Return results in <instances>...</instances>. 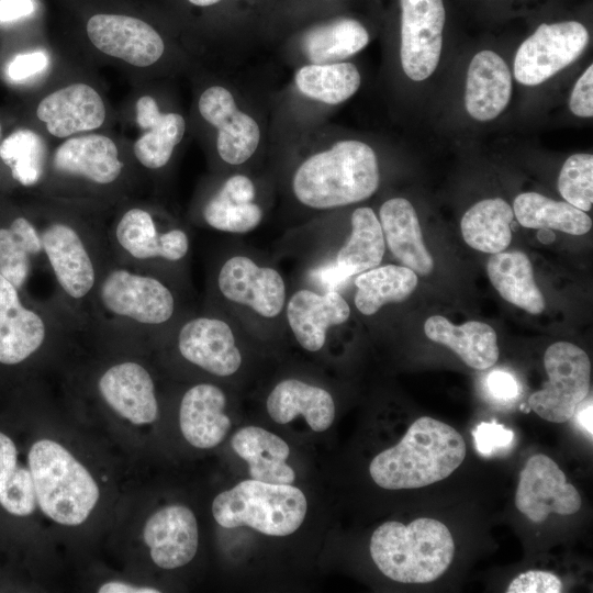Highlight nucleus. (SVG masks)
I'll use <instances>...</instances> for the list:
<instances>
[{"label":"nucleus","mask_w":593,"mask_h":593,"mask_svg":"<svg viewBox=\"0 0 593 593\" xmlns=\"http://www.w3.org/2000/svg\"><path fill=\"white\" fill-rule=\"evenodd\" d=\"M466 443L450 425L423 416L399 444L377 455L369 473L387 490L417 489L449 477L465 460Z\"/></svg>","instance_id":"obj_1"},{"label":"nucleus","mask_w":593,"mask_h":593,"mask_svg":"<svg viewBox=\"0 0 593 593\" xmlns=\"http://www.w3.org/2000/svg\"><path fill=\"white\" fill-rule=\"evenodd\" d=\"M379 178L374 150L363 142L345 139L305 159L294 172L292 188L302 204L332 209L368 199Z\"/></svg>","instance_id":"obj_2"},{"label":"nucleus","mask_w":593,"mask_h":593,"mask_svg":"<svg viewBox=\"0 0 593 593\" xmlns=\"http://www.w3.org/2000/svg\"><path fill=\"white\" fill-rule=\"evenodd\" d=\"M370 555L378 569L402 583H428L449 568L455 542L441 522L419 517L404 525L389 521L370 539Z\"/></svg>","instance_id":"obj_3"},{"label":"nucleus","mask_w":593,"mask_h":593,"mask_svg":"<svg viewBox=\"0 0 593 593\" xmlns=\"http://www.w3.org/2000/svg\"><path fill=\"white\" fill-rule=\"evenodd\" d=\"M27 459L42 512L60 525L82 524L100 496L99 486L87 468L52 439L34 443Z\"/></svg>","instance_id":"obj_4"},{"label":"nucleus","mask_w":593,"mask_h":593,"mask_svg":"<svg viewBox=\"0 0 593 593\" xmlns=\"http://www.w3.org/2000/svg\"><path fill=\"white\" fill-rule=\"evenodd\" d=\"M306 507L300 489L250 479L217 494L212 514L225 528L248 526L268 536H287L301 526Z\"/></svg>","instance_id":"obj_5"},{"label":"nucleus","mask_w":593,"mask_h":593,"mask_svg":"<svg viewBox=\"0 0 593 593\" xmlns=\"http://www.w3.org/2000/svg\"><path fill=\"white\" fill-rule=\"evenodd\" d=\"M544 366L549 379L541 390L529 396L528 404L541 418L564 423L589 395V357L574 344L557 342L546 349Z\"/></svg>","instance_id":"obj_6"},{"label":"nucleus","mask_w":593,"mask_h":593,"mask_svg":"<svg viewBox=\"0 0 593 593\" xmlns=\"http://www.w3.org/2000/svg\"><path fill=\"white\" fill-rule=\"evenodd\" d=\"M588 43V30L580 22L542 23L517 49L515 79L526 86L540 85L577 60Z\"/></svg>","instance_id":"obj_7"},{"label":"nucleus","mask_w":593,"mask_h":593,"mask_svg":"<svg viewBox=\"0 0 593 593\" xmlns=\"http://www.w3.org/2000/svg\"><path fill=\"white\" fill-rule=\"evenodd\" d=\"M401 64L405 75L422 81L436 69L446 19L443 0H401Z\"/></svg>","instance_id":"obj_8"},{"label":"nucleus","mask_w":593,"mask_h":593,"mask_svg":"<svg viewBox=\"0 0 593 593\" xmlns=\"http://www.w3.org/2000/svg\"><path fill=\"white\" fill-rule=\"evenodd\" d=\"M581 504L580 493L550 457L537 454L526 461L519 473L515 505L527 518L541 523L550 513L572 515Z\"/></svg>","instance_id":"obj_9"},{"label":"nucleus","mask_w":593,"mask_h":593,"mask_svg":"<svg viewBox=\"0 0 593 593\" xmlns=\"http://www.w3.org/2000/svg\"><path fill=\"white\" fill-rule=\"evenodd\" d=\"M86 32L100 52L136 67L155 64L165 51L163 37L150 24L127 14H92Z\"/></svg>","instance_id":"obj_10"},{"label":"nucleus","mask_w":593,"mask_h":593,"mask_svg":"<svg viewBox=\"0 0 593 593\" xmlns=\"http://www.w3.org/2000/svg\"><path fill=\"white\" fill-rule=\"evenodd\" d=\"M100 299L111 313L142 324L165 323L175 307L172 293L160 281L124 269H115L104 278Z\"/></svg>","instance_id":"obj_11"},{"label":"nucleus","mask_w":593,"mask_h":593,"mask_svg":"<svg viewBox=\"0 0 593 593\" xmlns=\"http://www.w3.org/2000/svg\"><path fill=\"white\" fill-rule=\"evenodd\" d=\"M198 108L202 118L217 130L216 149L222 160L240 165L253 156L260 141L259 126L237 108L230 90L209 87L200 96Z\"/></svg>","instance_id":"obj_12"},{"label":"nucleus","mask_w":593,"mask_h":593,"mask_svg":"<svg viewBox=\"0 0 593 593\" xmlns=\"http://www.w3.org/2000/svg\"><path fill=\"white\" fill-rule=\"evenodd\" d=\"M219 289L227 300L247 305L265 317L282 311L286 286L281 275L268 267H259L245 256H234L222 266Z\"/></svg>","instance_id":"obj_13"},{"label":"nucleus","mask_w":593,"mask_h":593,"mask_svg":"<svg viewBox=\"0 0 593 593\" xmlns=\"http://www.w3.org/2000/svg\"><path fill=\"white\" fill-rule=\"evenodd\" d=\"M36 115L47 132L58 138L99 128L107 115L99 92L82 82L71 83L44 97Z\"/></svg>","instance_id":"obj_14"},{"label":"nucleus","mask_w":593,"mask_h":593,"mask_svg":"<svg viewBox=\"0 0 593 593\" xmlns=\"http://www.w3.org/2000/svg\"><path fill=\"white\" fill-rule=\"evenodd\" d=\"M143 538L150 558L161 569H176L190 562L199 544L198 523L184 505H168L145 523Z\"/></svg>","instance_id":"obj_15"},{"label":"nucleus","mask_w":593,"mask_h":593,"mask_svg":"<svg viewBox=\"0 0 593 593\" xmlns=\"http://www.w3.org/2000/svg\"><path fill=\"white\" fill-rule=\"evenodd\" d=\"M178 347L183 358L215 376H231L242 363L233 332L222 320L198 317L187 322L179 332Z\"/></svg>","instance_id":"obj_16"},{"label":"nucleus","mask_w":593,"mask_h":593,"mask_svg":"<svg viewBox=\"0 0 593 593\" xmlns=\"http://www.w3.org/2000/svg\"><path fill=\"white\" fill-rule=\"evenodd\" d=\"M98 387L108 405L131 423L144 425L157 418L154 382L139 363L125 361L112 366L101 376Z\"/></svg>","instance_id":"obj_17"},{"label":"nucleus","mask_w":593,"mask_h":593,"mask_svg":"<svg viewBox=\"0 0 593 593\" xmlns=\"http://www.w3.org/2000/svg\"><path fill=\"white\" fill-rule=\"evenodd\" d=\"M41 239L61 289L74 299L86 296L94 284L96 275L79 234L67 224L54 223L44 230Z\"/></svg>","instance_id":"obj_18"},{"label":"nucleus","mask_w":593,"mask_h":593,"mask_svg":"<svg viewBox=\"0 0 593 593\" xmlns=\"http://www.w3.org/2000/svg\"><path fill=\"white\" fill-rule=\"evenodd\" d=\"M350 309L338 291L324 294L302 289L296 291L287 305V318L298 343L309 351L320 350L326 331L348 320Z\"/></svg>","instance_id":"obj_19"},{"label":"nucleus","mask_w":593,"mask_h":593,"mask_svg":"<svg viewBox=\"0 0 593 593\" xmlns=\"http://www.w3.org/2000/svg\"><path fill=\"white\" fill-rule=\"evenodd\" d=\"M52 163L60 174L83 177L98 184L112 183L123 169L116 144L101 134L68 137L56 148Z\"/></svg>","instance_id":"obj_20"},{"label":"nucleus","mask_w":593,"mask_h":593,"mask_svg":"<svg viewBox=\"0 0 593 593\" xmlns=\"http://www.w3.org/2000/svg\"><path fill=\"white\" fill-rule=\"evenodd\" d=\"M19 290L0 275V362L16 365L43 344L46 327L42 317L20 301Z\"/></svg>","instance_id":"obj_21"},{"label":"nucleus","mask_w":593,"mask_h":593,"mask_svg":"<svg viewBox=\"0 0 593 593\" xmlns=\"http://www.w3.org/2000/svg\"><path fill=\"white\" fill-rule=\"evenodd\" d=\"M512 79L508 67L496 53L484 49L470 61L465 93L469 115L481 122L495 119L508 104Z\"/></svg>","instance_id":"obj_22"},{"label":"nucleus","mask_w":593,"mask_h":593,"mask_svg":"<svg viewBox=\"0 0 593 593\" xmlns=\"http://www.w3.org/2000/svg\"><path fill=\"white\" fill-rule=\"evenodd\" d=\"M225 404V394L216 385L201 383L189 389L179 410L180 429L186 440L201 449L217 446L231 428Z\"/></svg>","instance_id":"obj_23"},{"label":"nucleus","mask_w":593,"mask_h":593,"mask_svg":"<svg viewBox=\"0 0 593 593\" xmlns=\"http://www.w3.org/2000/svg\"><path fill=\"white\" fill-rule=\"evenodd\" d=\"M136 123L144 133L133 146L136 159L148 169L167 165L175 147L181 142L186 122L182 115L160 111L156 100L142 96L135 104Z\"/></svg>","instance_id":"obj_24"},{"label":"nucleus","mask_w":593,"mask_h":593,"mask_svg":"<svg viewBox=\"0 0 593 593\" xmlns=\"http://www.w3.org/2000/svg\"><path fill=\"white\" fill-rule=\"evenodd\" d=\"M379 217L393 256L415 273H430L434 260L424 245L418 217L411 202L404 198L390 199L381 205Z\"/></svg>","instance_id":"obj_25"},{"label":"nucleus","mask_w":593,"mask_h":593,"mask_svg":"<svg viewBox=\"0 0 593 593\" xmlns=\"http://www.w3.org/2000/svg\"><path fill=\"white\" fill-rule=\"evenodd\" d=\"M269 416L286 424L302 415L314 432H324L335 417L332 395L324 389L296 379L279 382L267 399Z\"/></svg>","instance_id":"obj_26"},{"label":"nucleus","mask_w":593,"mask_h":593,"mask_svg":"<svg viewBox=\"0 0 593 593\" xmlns=\"http://www.w3.org/2000/svg\"><path fill=\"white\" fill-rule=\"evenodd\" d=\"M231 444L234 451L248 463L251 479L275 484H291L295 480L294 470L286 462L290 448L276 434L261 427L247 426L235 433Z\"/></svg>","instance_id":"obj_27"},{"label":"nucleus","mask_w":593,"mask_h":593,"mask_svg":"<svg viewBox=\"0 0 593 593\" xmlns=\"http://www.w3.org/2000/svg\"><path fill=\"white\" fill-rule=\"evenodd\" d=\"M424 333L432 342L450 348L473 369H488L499 359L497 337L486 323L470 321L456 326L441 315H433L426 320Z\"/></svg>","instance_id":"obj_28"},{"label":"nucleus","mask_w":593,"mask_h":593,"mask_svg":"<svg viewBox=\"0 0 593 593\" xmlns=\"http://www.w3.org/2000/svg\"><path fill=\"white\" fill-rule=\"evenodd\" d=\"M115 234L121 247L136 259L161 257L176 261L182 259L189 248V239L183 231L158 233L152 215L139 208L123 214Z\"/></svg>","instance_id":"obj_29"},{"label":"nucleus","mask_w":593,"mask_h":593,"mask_svg":"<svg viewBox=\"0 0 593 593\" xmlns=\"http://www.w3.org/2000/svg\"><path fill=\"white\" fill-rule=\"evenodd\" d=\"M486 269L491 283L505 301L530 314L544 311L542 293L534 280L532 264L523 251L492 254Z\"/></svg>","instance_id":"obj_30"},{"label":"nucleus","mask_w":593,"mask_h":593,"mask_svg":"<svg viewBox=\"0 0 593 593\" xmlns=\"http://www.w3.org/2000/svg\"><path fill=\"white\" fill-rule=\"evenodd\" d=\"M513 209L501 199H485L462 216L460 227L465 242L482 253L503 251L512 240Z\"/></svg>","instance_id":"obj_31"},{"label":"nucleus","mask_w":593,"mask_h":593,"mask_svg":"<svg viewBox=\"0 0 593 593\" xmlns=\"http://www.w3.org/2000/svg\"><path fill=\"white\" fill-rule=\"evenodd\" d=\"M369 34L361 23L340 18L307 31L302 47L311 64H333L367 46Z\"/></svg>","instance_id":"obj_32"},{"label":"nucleus","mask_w":593,"mask_h":593,"mask_svg":"<svg viewBox=\"0 0 593 593\" xmlns=\"http://www.w3.org/2000/svg\"><path fill=\"white\" fill-rule=\"evenodd\" d=\"M513 212L518 223L528 228H550L582 235L592 227V220L584 211L537 192L518 194L513 203Z\"/></svg>","instance_id":"obj_33"},{"label":"nucleus","mask_w":593,"mask_h":593,"mask_svg":"<svg viewBox=\"0 0 593 593\" xmlns=\"http://www.w3.org/2000/svg\"><path fill=\"white\" fill-rule=\"evenodd\" d=\"M355 284L356 307L372 315L389 302L406 300L417 286V276L405 266L385 265L361 272Z\"/></svg>","instance_id":"obj_34"},{"label":"nucleus","mask_w":593,"mask_h":593,"mask_svg":"<svg viewBox=\"0 0 593 593\" xmlns=\"http://www.w3.org/2000/svg\"><path fill=\"white\" fill-rule=\"evenodd\" d=\"M384 250L383 232L374 212L370 208H358L351 215V234L335 262L351 277L378 267Z\"/></svg>","instance_id":"obj_35"},{"label":"nucleus","mask_w":593,"mask_h":593,"mask_svg":"<svg viewBox=\"0 0 593 593\" xmlns=\"http://www.w3.org/2000/svg\"><path fill=\"white\" fill-rule=\"evenodd\" d=\"M294 81L307 98L335 105L355 94L361 78L351 63L310 64L295 72Z\"/></svg>","instance_id":"obj_36"},{"label":"nucleus","mask_w":593,"mask_h":593,"mask_svg":"<svg viewBox=\"0 0 593 593\" xmlns=\"http://www.w3.org/2000/svg\"><path fill=\"white\" fill-rule=\"evenodd\" d=\"M42 249L34 225L25 217H16L9 228H0V275L21 289L29 276L31 256Z\"/></svg>","instance_id":"obj_37"},{"label":"nucleus","mask_w":593,"mask_h":593,"mask_svg":"<svg viewBox=\"0 0 593 593\" xmlns=\"http://www.w3.org/2000/svg\"><path fill=\"white\" fill-rule=\"evenodd\" d=\"M0 159L10 169L15 181L31 187L42 178L46 145L33 130L18 128L1 141Z\"/></svg>","instance_id":"obj_38"},{"label":"nucleus","mask_w":593,"mask_h":593,"mask_svg":"<svg viewBox=\"0 0 593 593\" xmlns=\"http://www.w3.org/2000/svg\"><path fill=\"white\" fill-rule=\"evenodd\" d=\"M203 217L215 230L246 233L260 223L262 211L254 202L236 201L217 192L205 204Z\"/></svg>","instance_id":"obj_39"},{"label":"nucleus","mask_w":593,"mask_h":593,"mask_svg":"<svg viewBox=\"0 0 593 593\" xmlns=\"http://www.w3.org/2000/svg\"><path fill=\"white\" fill-rule=\"evenodd\" d=\"M593 156L591 154H574L563 164L558 189L566 202L589 211L593 202Z\"/></svg>","instance_id":"obj_40"},{"label":"nucleus","mask_w":593,"mask_h":593,"mask_svg":"<svg viewBox=\"0 0 593 593\" xmlns=\"http://www.w3.org/2000/svg\"><path fill=\"white\" fill-rule=\"evenodd\" d=\"M37 504L30 469L19 465L0 482V505L15 516L31 515Z\"/></svg>","instance_id":"obj_41"},{"label":"nucleus","mask_w":593,"mask_h":593,"mask_svg":"<svg viewBox=\"0 0 593 593\" xmlns=\"http://www.w3.org/2000/svg\"><path fill=\"white\" fill-rule=\"evenodd\" d=\"M474 446L484 457H491L511 447L514 433L496 422H482L472 430Z\"/></svg>","instance_id":"obj_42"},{"label":"nucleus","mask_w":593,"mask_h":593,"mask_svg":"<svg viewBox=\"0 0 593 593\" xmlns=\"http://www.w3.org/2000/svg\"><path fill=\"white\" fill-rule=\"evenodd\" d=\"M562 581L555 573L529 570L518 574L507 586V593H560Z\"/></svg>","instance_id":"obj_43"},{"label":"nucleus","mask_w":593,"mask_h":593,"mask_svg":"<svg viewBox=\"0 0 593 593\" xmlns=\"http://www.w3.org/2000/svg\"><path fill=\"white\" fill-rule=\"evenodd\" d=\"M593 66L590 65L578 79L570 97L571 112L581 118L593 115Z\"/></svg>","instance_id":"obj_44"},{"label":"nucleus","mask_w":593,"mask_h":593,"mask_svg":"<svg viewBox=\"0 0 593 593\" xmlns=\"http://www.w3.org/2000/svg\"><path fill=\"white\" fill-rule=\"evenodd\" d=\"M47 64L48 57L41 51L18 55L10 63L8 75L13 80H23L42 71Z\"/></svg>","instance_id":"obj_45"},{"label":"nucleus","mask_w":593,"mask_h":593,"mask_svg":"<svg viewBox=\"0 0 593 593\" xmlns=\"http://www.w3.org/2000/svg\"><path fill=\"white\" fill-rule=\"evenodd\" d=\"M489 391L499 400L508 401L518 395L519 387L516 379L508 372L495 370L486 380Z\"/></svg>","instance_id":"obj_46"},{"label":"nucleus","mask_w":593,"mask_h":593,"mask_svg":"<svg viewBox=\"0 0 593 593\" xmlns=\"http://www.w3.org/2000/svg\"><path fill=\"white\" fill-rule=\"evenodd\" d=\"M219 193L240 202H254L255 187L244 175L230 177L219 190Z\"/></svg>","instance_id":"obj_47"},{"label":"nucleus","mask_w":593,"mask_h":593,"mask_svg":"<svg viewBox=\"0 0 593 593\" xmlns=\"http://www.w3.org/2000/svg\"><path fill=\"white\" fill-rule=\"evenodd\" d=\"M35 11L34 0H0V23L27 18Z\"/></svg>","instance_id":"obj_48"},{"label":"nucleus","mask_w":593,"mask_h":593,"mask_svg":"<svg viewBox=\"0 0 593 593\" xmlns=\"http://www.w3.org/2000/svg\"><path fill=\"white\" fill-rule=\"evenodd\" d=\"M16 447L12 439L0 432V482L15 468Z\"/></svg>","instance_id":"obj_49"},{"label":"nucleus","mask_w":593,"mask_h":593,"mask_svg":"<svg viewBox=\"0 0 593 593\" xmlns=\"http://www.w3.org/2000/svg\"><path fill=\"white\" fill-rule=\"evenodd\" d=\"M315 278L322 282L326 291H337L350 277L335 262L317 269Z\"/></svg>","instance_id":"obj_50"},{"label":"nucleus","mask_w":593,"mask_h":593,"mask_svg":"<svg viewBox=\"0 0 593 593\" xmlns=\"http://www.w3.org/2000/svg\"><path fill=\"white\" fill-rule=\"evenodd\" d=\"M98 592L100 593H158L155 588L137 586L121 581H110L102 584Z\"/></svg>","instance_id":"obj_51"},{"label":"nucleus","mask_w":593,"mask_h":593,"mask_svg":"<svg viewBox=\"0 0 593 593\" xmlns=\"http://www.w3.org/2000/svg\"><path fill=\"white\" fill-rule=\"evenodd\" d=\"M574 414H577V421L579 425L586 432V434L592 438L593 428H592V398H586L577 406Z\"/></svg>","instance_id":"obj_52"},{"label":"nucleus","mask_w":593,"mask_h":593,"mask_svg":"<svg viewBox=\"0 0 593 593\" xmlns=\"http://www.w3.org/2000/svg\"><path fill=\"white\" fill-rule=\"evenodd\" d=\"M537 237L544 244H549L555 240V234L550 228H538Z\"/></svg>","instance_id":"obj_53"},{"label":"nucleus","mask_w":593,"mask_h":593,"mask_svg":"<svg viewBox=\"0 0 593 593\" xmlns=\"http://www.w3.org/2000/svg\"><path fill=\"white\" fill-rule=\"evenodd\" d=\"M191 4L197 7H210L219 3L221 0H188Z\"/></svg>","instance_id":"obj_54"},{"label":"nucleus","mask_w":593,"mask_h":593,"mask_svg":"<svg viewBox=\"0 0 593 593\" xmlns=\"http://www.w3.org/2000/svg\"><path fill=\"white\" fill-rule=\"evenodd\" d=\"M1 136H2V125L0 123V138H1Z\"/></svg>","instance_id":"obj_55"}]
</instances>
